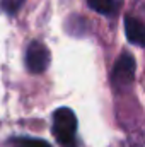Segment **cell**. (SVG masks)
<instances>
[{"label": "cell", "instance_id": "1", "mask_svg": "<svg viewBox=\"0 0 145 147\" xmlns=\"http://www.w3.org/2000/svg\"><path fill=\"white\" fill-rule=\"evenodd\" d=\"M77 116L70 108H58L53 113V135L60 147H77Z\"/></svg>", "mask_w": 145, "mask_h": 147}, {"label": "cell", "instance_id": "4", "mask_svg": "<svg viewBox=\"0 0 145 147\" xmlns=\"http://www.w3.org/2000/svg\"><path fill=\"white\" fill-rule=\"evenodd\" d=\"M125 34L130 43L145 48V24L142 21L132 16H126L125 17Z\"/></svg>", "mask_w": 145, "mask_h": 147}, {"label": "cell", "instance_id": "7", "mask_svg": "<svg viewBox=\"0 0 145 147\" xmlns=\"http://www.w3.org/2000/svg\"><path fill=\"white\" fill-rule=\"evenodd\" d=\"M125 147H145V139L142 137V134H133L126 139Z\"/></svg>", "mask_w": 145, "mask_h": 147}, {"label": "cell", "instance_id": "6", "mask_svg": "<svg viewBox=\"0 0 145 147\" xmlns=\"http://www.w3.org/2000/svg\"><path fill=\"white\" fill-rule=\"evenodd\" d=\"M10 147H51L50 142L34 137H14L9 140Z\"/></svg>", "mask_w": 145, "mask_h": 147}, {"label": "cell", "instance_id": "3", "mask_svg": "<svg viewBox=\"0 0 145 147\" xmlns=\"http://www.w3.org/2000/svg\"><path fill=\"white\" fill-rule=\"evenodd\" d=\"M50 65V51L41 41H33L26 50V67L33 74H43Z\"/></svg>", "mask_w": 145, "mask_h": 147}, {"label": "cell", "instance_id": "5", "mask_svg": "<svg viewBox=\"0 0 145 147\" xmlns=\"http://www.w3.org/2000/svg\"><path fill=\"white\" fill-rule=\"evenodd\" d=\"M87 5L97 14L113 17L118 14V10L121 7V0H87Z\"/></svg>", "mask_w": 145, "mask_h": 147}, {"label": "cell", "instance_id": "2", "mask_svg": "<svg viewBox=\"0 0 145 147\" xmlns=\"http://www.w3.org/2000/svg\"><path fill=\"white\" fill-rule=\"evenodd\" d=\"M135 70H137V63L133 55L128 51H123L116 58L111 70V77H109L114 91H125L126 87H130L135 80Z\"/></svg>", "mask_w": 145, "mask_h": 147}]
</instances>
